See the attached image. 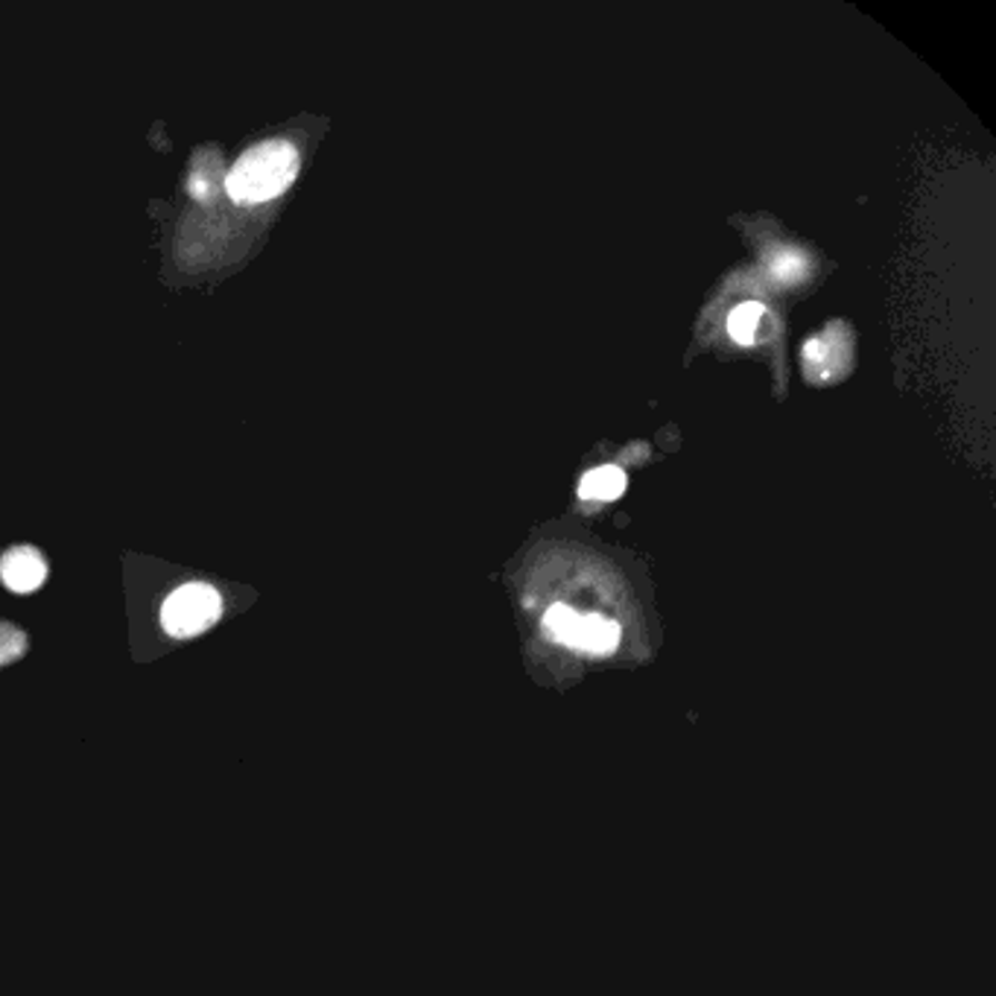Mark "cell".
<instances>
[{"label": "cell", "mask_w": 996, "mask_h": 996, "mask_svg": "<svg viewBox=\"0 0 996 996\" xmlns=\"http://www.w3.org/2000/svg\"><path fill=\"white\" fill-rule=\"evenodd\" d=\"M298 176V152L289 140H264L246 149L231 170L226 190L234 203H269Z\"/></svg>", "instance_id": "1"}, {"label": "cell", "mask_w": 996, "mask_h": 996, "mask_svg": "<svg viewBox=\"0 0 996 996\" xmlns=\"http://www.w3.org/2000/svg\"><path fill=\"white\" fill-rule=\"evenodd\" d=\"M223 614V600L219 593L203 582L181 584L179 591H172L161 608V623L167 634L172 638H196L217 623Z\"/></svg>", "instance_id": "2"}, {"label": "cell", "mask_w": 996, "mask_h": 996, "mask_svg": "<svg viewBox=\"0 0 996 996\" xmlns=\"http://www.w3.org/2000/svg\"><path fill=\"white\" fill-rule=\"evenodd\" d=\"M0 579L9 591L32 593L39 591L47 579V564L39 550L32 546H16L0 559Z\"/></svg>", "instance_id": "3"}, {"label": "cell", "mask_w": 996, "mask_h": 996, "mask_svg": "<svg viewBox=\"0 0 996 996\" xmlns=\"http://www.w3.org/2000/svg\"><path fill=\"white\" fill-rule=\"evenodd\" d=\"M617 643H620V625L605 620V617L588 614L579 617L576 631H573V649H582V652L593 654H608L614 652Z\"/></svg>", "instance_id": "4"}, {"label": "cell", "mask_w": 996, "mask_h": 996, "mask_svg": "<svg viewBox=\"0 0 996 996\" xmlns=\"http://www.w3.org/2000/svg\"><path fill=\"white\" fill-rule=\"evenodd\" d=\"M625 491V474L620 467H593L579 483V494L584 500H617Z\"/></svg>", "instance_id": "5"}, {"label": "cell", "mask_w": 996, "mask_h": 996, "mask_svg": "<svg viewBox=\"0 0 996 996\" xmlns=\"http://www.w3.org/2000/svg\"><path fill=\"white\" fill-rule=\"evenodd\" d=\"M763 322H766L763 304L746 302L731 313V319H728V331H731V336L737 339V343H755Z\"/></svg>", "instance_id": "6"}, {"label": "cell", "mask_w": 996, "mask_h": 996, "mask_svg": "<svg viewBox=\"0 0 996 996\" xmlns=\"http://www.w3.org/2000/svg\"><path fill=\"white\" fill-rule=\"evenodd\" d=\"M576 623H579V614L568 605H555L553 611L546 614V631H550V634H553L559 643H564V647H570V643H573V631H576Z\"/></svg>", "instance_id": "7"}, {"label": "cell", "mask_w": 996, "mask_h": 996, "mask_svg": "<svg viewBox=\"0 0 996 996\" xmlns=\"http://www.w3.org/2000/svg\"><path fill=\"white\" fill-rule=\"evenodd\" d=\"M23 649H27V638H23L21 631L16 625L0 623V667L21 658Z\"/></svg>", "instance_id": "8"}]
</instances>
